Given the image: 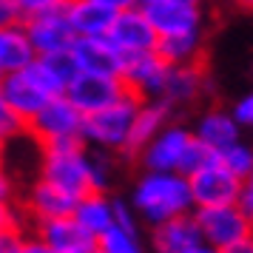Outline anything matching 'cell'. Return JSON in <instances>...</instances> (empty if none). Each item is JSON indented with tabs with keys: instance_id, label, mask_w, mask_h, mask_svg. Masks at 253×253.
Segmentation results:
<instances>
[{
	"instance_id": "d590c367",
	"label": "cell",
	"mask_w": 253,
	"mask_h": 253,
	"mask_svg": "<svg viewBox=\"0 0 253 253\" xmlns=\"http://www.w3.org/2000/svg\"><path fill=\"white\" fill-rule=\"evenodd\" d=\"M9 196H12V176L0 168V199L9 202Z\"/></svg>"
},
{
	"instance_id": "6da1fadb",
	"label": "cell",
	"mask_w": 253,
	"mask_h": 253,
	"mask_svg": "<svg viewBox=\"0 0 253 253\" xmlns=\"http://www.w3.org/2000/svg\"><path fill=\"white\" fill-rule=\"evenodd\" d=\"M134 211L148 225H160L194 211L188 176L176 171H148L134 188Z\"/></svg>"
},
{
	"instance_id": "603a6c76",
	"label": "cell",
	"mask_w": 253,
	"mask_h": 253,
	"mask_svg": "<svg viewBox=\"0 0 253 253\" xmlns=\"http://www.w3.org/2000/svg\"><path fill=\"white\" fill-rule=\"evenodd\" d=\"M239 128L242 126L236 123V117H233V114L213 108V111H208V114L196 123V134H194V137L216 154V151L228 148L230 142H236V139H239Z\"/></svg>"
},
{
	"instance_id": "7a4b0ae2",
	"label": "cell",
	"mask_w": 253,
	"mask_h": 253,
	"mask_svg": "<svg viewBox=\"0 0 253 253\" xmlns=\"http://www.w3.org/2000/svg\"><path fill=\"white\" fill-rule=\"evenodd\" d=\"M40 176L74 196H85L91 191H105L100 179H97V171H94L91 151L83 148V139L46 145L43 148V162H40Z\"/></svg>"
},
{
	"instance_id": "1f68e13d",
	"label": "cell",
	"mask_w": 253,
	"mask_h": 253,
	"mask_svg": "<svg viewBox=\"0 0 253 253\" xmlns=\"http://www.w3.org/2000/svg\"><path fill=\"white\" fill-rule=\"evenodd\" d=\"M114 222L120 225V228L139 233L137 230V219H134V213H131V208H128L126 202H114Z\"/></svg>"
},
{
	"instance_id": "ffe728a7",
	"label": "cell",
	"mask_w": 253,
	"mask_h": 253,
	"mask_svg": "<svg viewBox=\"0 0 253 253\" xmlns=\"http://www.w3.org/2000/svg\"><path fill=\"white\" fill-rule=\"evenodd\" d=\"M117 9L103 0H66V17H69L74 37H103L114 23Z\"/></svg>"
},
{
	"instance_id": "d6a6232c",
	"label": "cell",
	"mask_w": 253,
	"mask_h": 253,
	"mask_svg": "<svg viewBox=\"0 0 253 253\" xmlns=\"http://www.w3.org/2000/svg\"><path fill=\"white\" fill-rule=\"evenodd\" d=\"M20 20H23V14H20L17 0H0V26L20 23Z\"/></svg>"
},
{
	"instance_id": "74e56055",
	"label": "cell",
	"mask_w": 253,
	"mask_h": 253,
	"mask_svg": "<svg viewBox=\"0 0 253 253\" xmlns=\"http://www.w3.org/2000/svg\"><path fill=\"white\" fill-rule=\"evenodd\" d=\"M228 3H236V6H242V9H251L253 12V0H228Z\"/></svg>"
},
{
	"instance_id": "f546056e",
	"label": "cell",
	"mask_w": 253,
	"mask_h": 253,
	"mask_svg": "<svg viewBox=\"0 0 253 253\" xmlns=\"http://www.w3.org/2000/svg\"><path fill=\"white\" fill-rule=\"evenodd\" d=\"M17 6H20V14H23V20H26V17H35V14H43V12L66 6V0H17Z\"/></svg>"
},
{
	"instance_id": "3957f363",
	"label": "cell",
	"mask_w": 253,
	"mask_h": 253,
	"mask_svg": "<svg viewBox=\"0 0 253 253\" xmlns=\"http://www.w3.org/2000/svg\"><path fill=\"white\" fill-rule=\"evenodd\" d=\"M139 103H142V97H137L134 91H126L111 105H105L100 111H91V114H83V131H80L83 142H91L94 148L103 151L111 148L123 151Z\"/></svg>"
},
{
	"instance_id": "83f0119b",
	"label": "cell",
	"mask_w": 253,
	"mask_h": 253,
	"mask_svg": "<svg viewBox=\"0 0 253 253\" xmlns=\"http://www.w3.org/2000/svg\"><path fill=\"white\" fill-rule=\"evenodd\" d=\"M23 128H26V123H23L17 114H14L12 108H9V103L0 97V142H6L9 137L20 134Z\"/></svg>"
},
{
	"instance_id": "d4e9b609",
	"label": "cell",
	"mask_w": 253,
	"mask_h": 253,
	"mask_svg": "<svg viewBox=\"0 0 253 253\" xmlns=\"http://www.w3.org/2000/svg\"><path fill=\"white\" fill-rule=\"evenodd\" d=\"M157 51H160L168 66H179V63H194L199 60L202 51V32H182V35H165L157 40Z\"/></svg>"
},
{
	"instance_id": "9c48e42d",
	"label": "cell",
	"mask_w": 253,
	"mask_h": 253,
	"mask_svg": "<svg viewBox=\"0 0 253 253\" xmlns=\"http://www.w3.org/2000/svg\"><path fill=\"white\" fill-rule=\"evenodd\" d=\"M142 14L151 20L157 35H182V32H202V6L179 3V0H139Z\"/></svg>"
},
{
	"instance_id": "4316f807",
	"label": "cell",
	"mask_w": 253,
	"mask_h": 253,
	"mask_svg": "<svg viewBox=\"0 0 253 253\" xmlns=\"http://www.w3.org/2000/svg\"><path fill=\"white\" fill-rule=\"evenodd\" d=\"M219 162L228 168V171H233L239 179H245L248 173L253 171V148H248V145H242L239 139L236 142H230L228 148L216 151Z\"/></svg>"
},
{
	"instance_id": "44dd1931",
	"label": "cell",
	"mask_w": 253,
	"mask_h": 253,
	"mask_svg": "<svg viewBox=\"0 0 253 253\" xmlns=\"http://www.w3.org/2000/svg\"><path fill=\"white\" fill-rule=\"evenodd\" d=\"M205 88V69L202 63L194 60V63H179V66H168V74H165V83H162V100L171 105H185L194 103L196 97Z\"/></svg>"
},
{
	"instance_id": "d6986e66",
	"label": "cell",
	"mask_w": 253,
	"mask_h": 253,
	"mask_svg": "<svg viewBox=\"0 0 253 253\" xmlns=\"http://www.w3.org/2000/svg\"><path fill=\"white\" fill-rule=\"evenodd\" d=\"M77 199H80V196L69 194V191H63V188H57L54 182H48V179L40 176V179L32 185V191H29L26 211L32 213L35 222L54 219V216H71L74 208H77Z\"/></svg>"
},
{
	"instance_id": "277c9868",
	"label": "cell",
	"mask_w": 253,
	"mask_h": 253,
	"mask_svg": "<svg viewBox=\"0 0 253 253\" xmlns=\"http://www.w3.org/2000/svg\"><path fill=\"white\" fill-rule=\"evenodd\" d=\"M194 219L205 236L208 248L219 253H233L248 236H253V219L239 208V202L196 208Z\"/></svg>"
},
{
	"instance_id": "e575fe53",
	"label": "cell",
	"mask_w": 253,
	"mask_h": 253,
	"mask_svg": "<svg viewBox=\"0 0 253 253\" xmlns=\"http://www.w3.org/2000/svg\"><path fill=\"white\" fill-rule=\"evenodd\" d=\"M9 225H14V211L9 208L6 199H0V230L9 228Z\"/></svg>"
},
{
	"instance_id": "f1b7e54d",
	"label": "cell",
	"mask_w": 253,
	"mask_h": 253,
	"mask_svg": "<svg viewBox=\"0 0 253 253\" xmlns=\"http://www.w3.org/2000/svg\"><path fill=\"white\" fill-rule=\"evenodd\" d=\"M26 245V233L17 225H9V228L0 230V253H23Z\"/></svg>"
},
{
	"instance_id": "4dcf8cb0",
	"label": "cell",
	"mask_w": 253,
	"mask_h": 253,
	"mask_svg": "<svg viewBox=\"0 0 253 253\" xmlns=\"http://www.w3.org/2000/svg\"><path fill=\"white\" fill-rule=\"evenodd\" d=\"M230 114L236 117V123H239V126L253 128V91L248 94V97H242L239 103L233 105V111H230Z\"/></svg>"
},
{
	"instance_id": "e0dca14e",
	"label": "cell",
	"mask_w": 253,
	"mask_h": 253,
	"mask_svg": "<svg viewBox=\"0 0 253 253\" xmlns=\"http://www.w3.org/2000/svg\"><path fill=\"white\" fill-rule=\"evenodd\" d=\"M80 71H97V74H117L120 77V51L108 37H74L69 46Z\"/></svg>"
},
{
	"instance_id": "8fae6325",
	"label": "cell",
	"mask_w": 253,
	"mask_h": 253,
	"mask_svg": "<svg viewBox=\"0 0 253 253\" xmlns=\"http://www.w3.org/2000/svg\"><path fill=\"white\" fill-rule=\"evenodd\" d=\"M26 32L32 37V46L37 54H57V51H69L71 40H74V29H71L69 17H66V6L51 9V12L26 17Z\"/></svg>"
},
{
	"instance_id": "cb8c5ba5",
	"label": "cell",
	"mask_w": 253,
	"mask_h": 253,
	"mask_svg": "<svg viewBox=\"0 0 253 253\" xmlns=\"http://www.w3.org/2000/svg\"><path fill=\"white\" fill-rule=\"evenodd\" d=\"M74 219H77L88 233L100 236L105 228L114 225V202H111L103 191H91V194H85V196L77 199Z\"/></svg>"
},
{
	"instance_id": "8d00e7d4",
	"label": "cell",
	"mask_w": 253,
	"mask_h": 253,
	"mask_svg": "<svg viewBox=\"0 0 253 253\" xmlns=\"http://www.w3.org/2000/svg\"><path fill=\"white\" fill-rule=\"evenodd\" d=\"M103 3H108L111 9H117V12H123V9H131V6H139V0H103Z\"/></svg>"
},
{
	"instance_id": "2e32d148",
	"label": "cell",
	"mask_w": 253,
	"mask_h": 253,
	"mask_svg": "<svg viewBox=\"0 0 253 253\" xmlns=\"http://www.w3.org/2000/svg\"><path fill=\"white\" fill-rule=\"evenodd\" d=\"M26 71L48 97H57V94H66L69 83L74 80V74L80 69L69 51H57V54H37L26 66Z\"/></svg>"
},
{
	"instance_id": "5b68a950",
	"label": "cell",
	"mask_w": 253,
	"mask_h": 253,
	"mask_svg": "<svg viewBox=\"0 0 253 253\" xmlns=\"http://www.w3.org/2000/svg\"><path fill=\"white\" fill-rule=\"evenodd\" d=\"M29 134L46 148V145H57V142H71V139H83V111L71 103L66 94L48 97L46 105L37 111L29 123Z\"/></svg>"
},
{
	"instance_id": "ac0fdd59",
	"label": "cell",
	"mask_w": 253,
	"mask_h": 253,
	"mask_svg": "<svg viewBox=\"0 0 253 253\" xmlns=\"http://www.w3.org/2000/svg\"><path fill=\"white\" fill-rule=\"evenodd\" d=\"M168 114H171V105L165 103L162 97H157V100H142L137 108V114H134V123L128 128V139H126V145H123V154L137 157L139 151L157 137V131L165 126Z\"/></svg>"
},
{
	"instance_id": "ba28073f",
	"label": "cell",
	"mask_w": 253,
	"mask_h": 253,
	"mask_svg": "<svg viewBox=\"0 0 253 253\" xmlns=\"http://www.w3.org/2000/svg\"><path fill=\"white\" fill-rule=\"evenodd\" d=\"M128 88L123 85V80L117 74H97V71H77L74 80L66 88V97L80 108L83 114L100 111L105 105H111L114 100H120Z\"/></svg>"
},
{
	"instance_id": "30bf717a",
	"label": "cell",
	"mask_w": 253,
	"mask_h": 253,
	"mask_svg": "<svg viewBox=\"0 0 253 253\" xmlns=\"http://www.w3.org/2000/svg\"><path fill=\"white\" fill-rule=\"evenodd\" d=\"M37 236L46 245L48 253H94L97 251V236L88 233L80 222L71 216H54L35 222Z\"/></svg>"
},
{
	"instance_id": "5bb4252c",
	"label": "cell",
	"mask_w": 253,
	"mask_h": 253,
	"mask_svg": "<svg viewBox=\"0 0 253 253\" xmlns=\"http://www.w3.org/2000/svg\"><path fill=\"white\" fill-rule=\"evenodd\" d=\"M154 248L160 253H208L205 236L191 213L173 216L168 222L154 225Z\"/></svg>"
},
{
	"instance_id": "f35d334b",
	"label": "cell",
	"mask_w": 253,
	"mask_h": 253,
	"mask_svg": "<svg viewBox=\"0 0 253 253\" xmlns=\"http://www.w3.org/2000/svg\"><path fill=\"white\" fill-rule=\"evenodd\" d=\"M179 3H196V6H202V0H179Z\"/></svg>"
},
{
	"instance_id": "ab89813d",
	"label": "cell",
	"mask_w": 253,
	"mask_h": 253,
	"mask_svg": "<svg viewBox=\"0 0 253 253\" xmlns=\"http://www.w3.org/2000/svg\"><path fill=\"white\" fill-rule=\"evenodd\" d=\"M0 77H3V71H0Z\"/></svg>"
},
{
	"instance_id": "7402d4cb",
	"label": "cell",
	"mask_w": 253,
	"mask_h": 253,
	"mask_svg": "<svg viewBox=\"0 0 253 253\" xmlns=\"http://www.w3.org/2000/svg\"><path fill=\"white\" fill-rule=\"evenodd\" d=\"M35 57H37V51L32 46V37L26 32L23 20L20 23L0 26V71L3 74L26 69Z\"/></svg>"
},
{
	"instance_id": "8992f818",
	"label": "cell",
	"mask_w": 253,
	"mask_h": 253,
	"mask_svg": "<svg viewBox=\"0 0 253 253\" xmlns=\"http://www.w3.org/2000/svg\"><path fill=\"white\" fill-rule=\"evenodd\" d=\"M188 185H191V199H194V208L230 205V202H239L242 179L219 162L216 154H213L208 162H202L194 173H188Z\"/></svg>"
},
{
	"instance_id": "9a60e30c",
	"label": "cell",
	"mask_w": 253,
	"mask_h": 253,
	"mask_svg": "<svg viewBox=\"0 0 253 253\" xmlns=\"http://www.w3.org/2000/svg\"><path fill=\"white\" fill-rule=\"evenodd\" d=\"M0 97L9 103V108H12L23 123H29L48 100V94L29 77L26 69L9 71V74L0 77Z\"/></svg>"
},
{
	"instance_id": "7c38bea8",
	"label": "cell",
	"mask_w": 253,
	"mask_h": 253,
	"mask_svg": "<svg viewBox=\"0 0 253 253\" xmlns=\"http://www.w3.org/2000/svg\"><path fill=\"white\" fill-rule=\"evenodd\" d=\"M191 139H194V134L185 131V128L162 126L157 131V137L151 139L137 157L142 160V165L148 171H176L179 173V165H182V157L188 151V145H191Z\"/></svg>"
},
{
	"instance_id": "484cf974",
	"label": "cell",
	"mask_w": 253,
	"mask_h": 253,
	"mask_svg": "<svg viewBox=\"0 0 253 253\" xmlns=\"http://www.w3.org/2000/svg\"><path fill=\"white\" fill-rule=\"evenodd\" d=\"M97 251L100 253H139L142 245H139V233L134 230H126L120 225H111L105 228L100 236H97Z\"/></svg>"
},
{
	"instance_id": "52a82bcc",
	"label": "cell",
	"mask_w": 253,
	"mask_h": 253,
	"mask_svg": "<svg viewBox=\"0 0 253 253\" xmlns=\"http://www.w3.org/2000/svg\"><path fill=\"white\" fill-rule=\"evenodd\" d=\"M165 74H168V63L157 48L126 51L120 57V80L128 91H134L142 100H157L160 97Z\"/></svg>"
},
{
	"instance_id": "836d02e7",
	"label": "cell",
	"mask_w": 253,
	"mask_h": 253,
	"mask_svg": "<svg viewBox=\"0 0 253 253\" xmlns=\"http://www.w3.org/2000/svg\"><path fill=\"white\" fill-rule=\"evenodd\" d=\"M239 208L253 219V171L242 179V191H239Z\"/></svg>"
},
{
	"instance_id": "4fadbf2b",
	"label": "cell",
	"mask_w": 253,
	"mask_h": 253,
	"mask_svg": "<svg viewBox=\"0 0 253 253\" xmlns=\"http://www.w3.org/2000/svg\"><path fill=\"white\" fill-rule=\"evenodd\" d=\"M108 40L117 46L120 54L126 51H145V48H157V29L151 26V20L142 14L139 6H131V9H123V12L114 14V23L108 29Z\"/></svg>"
}]
</instances>
